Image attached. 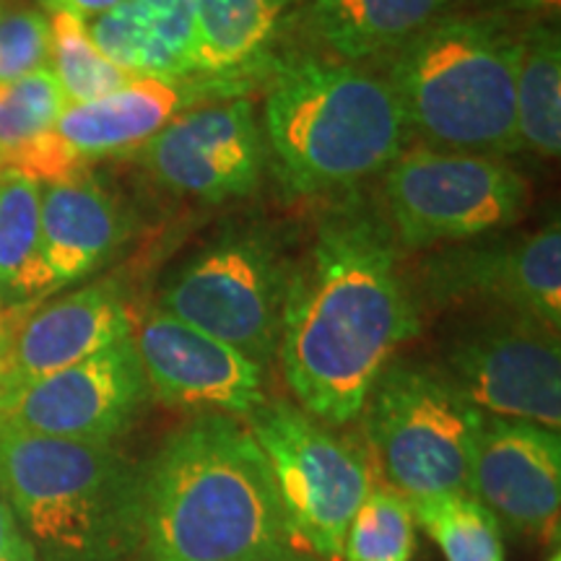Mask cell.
Instances as JSON below:
<instances>
[{
	"label": "cell",
	"instance_id": "6da1fadb",
	"mask_svg": "<svg viewBox=\"0 0 561 561\" xmlns=\"http://www.w3.org/2000/svg\"><path fill=\"white\" fill-rule=\"evenodd\" d=\"M419 328V301L388 231L369 216L341 214L320 224L289 271L276 354L299 409L343 426Z\"/></svg>",
	"mask_w": 561,
	"mask_h": 561
},
{
	"label": "cell",
	"instance_id": "7a4b0ae2",
	"mask_svg": "<svg viewBox=\"0 0 561 561\" xmlns=\"http://www.w3.org/2000/svg\"><path fill=\"white\" fill-rule=\"evenodd\" d=\"M299 549L244 421L201 413L144 466L130 561H250Z\"/></svg>",
	"mask_w": 561,
	"mask_h": 561
},
{
	"label": "cell",
	"instance_id": "3957f363",
	"mask_svg": "<svg viewBox=\"0 0 561 561\" xmlns=\"http://www.w3.org/2000/svg\"><path fill=\"white\" fill-rule=\"evenodd\" d=\"M273 170L297 195L348 191L405 151L409 125L396 91L362 66L328 58L291 60L263 107Z\"/></svg>",
	"mask_w": 561,
	"mask_h": 561
},
{
	"label": "cell",
	"instance_id": "277c9868",
	"mask_svg": "<svg viewBox=\"0 0 561 561\" xmlns=\"http://www.w3.org/2000/svg\"><path fill=\"white\" fill-rule=\"evenodd\" d=\"M144 466L112 442L39 437L0 426V494L37 561H130Z\"/></svg>",
	"mask_w": 561,
	"mask_h": 561
},
{
	"label": "cell",
	"instance_id": "5b68a950",
	"mask_svg": "<svg viewBox=\"0 0 561 561\" xmlns=\"http://www.w3.org/2000/svg\"><path fill=\"white\" fill-rule=\"evenodd\" d=\"M520 34L496 16H439L390 55L388 81L405 125L434 149L520 151L515 79Z\"/></svg>",
	"mask_w": 561,
	"mask_h": 561
},
{
	"label": "cell",
	"instance_id": "8992f818",
	"mask_svg": "<svg viewBox=\"0 0 561 561\" xmlns=\"http://www.w3.org/2000/svg\"><path fill=\"white\" fill-rule=\"evenodd\" d=\"M364 430L385 483L411 504L468 494L481 416L442 369L392 359L364 403Z\"/></svg>",
	"mask_w": 561,
	"mask_h": 561
},
{
	"label": "cell",
	"instance_id": "52a82bcc",
	"mask_svg": "<svg viewBox=\"0 0 561 561\" xmlns=\"http://www.w3.org/2000/svg\"><path fill=\"white\" fill-rule=\"evenodd\" d=\"M242 421L268 460L294 541L314 561L341 559L375 486L367 453L289 401H265Z\"/></svg>",
	"mask_w": 561,
	"mask_h": 561
},
{
	"label": "cell",
	"instance_id": "ba28073f",
	"mask_svg": "<svg viewBox=\"0 0 561 561\" xmlns=\"http://www.w3.org/2000/svg\"><path fill=\"white\" fill-rule=\"evenodd\" d=\"M528 203V182L496 157L416 146L385 170L388 234L405 250L496 234Z\"/></svg>",
	"mask_w": 561,
	"mask_h": 561
},
{
	"label": "cell",
	"instance_id": "9c48e42d",
	"mask_svg": "<svg viewBox=\"0 0 561 561\" xmlns=\"http://www.w3.org/2000/svg\"><path fill=\"white\" fill-rule=\"evenodd\" d=\"M289 268L263 234L208 244L174 273L161 310L227 343L265 369L278 351Z\"/></svg>",
	"mask_w": 561,
	"mask_h": 561
},
{
	"label": "cell",
	"instance_id": "30bf717a",
	"mask_svg": "<svg viewBox=\"0 0 561 561\" xmlns=\"http://www.w3.org/2000/svg\"><path fill=\"white\" fill-rule=\"evenodd\" d=\"M460 396L489 416L561 426L559 333L515 312L471 322L445 351V369Z\"/></svg>",
	"mask_w": 561,
	"mask_h": 561
},
{
	"label": "cell",
	"instance_id": "8fae6325",
	"mask_svg": "<svg viewBox=\"0 0 561 561\" xmlns=\"http://www.w3.org/2000/svg\"><path fill=\"white\" fill-rule=\"evenodd\" d=\"M151 390L133 335L73 367L0 398L3 430L39 437L112 442L130 430Z\"/></svg>",
	"mask_w": 561,
	"mask_h": 561
},
{
	"label": "cell",
	"instance_id": "7c38bea8",
	"mask_svg": "<svg viewBox=\"0 0 561 561\" xmlns=\"http://www.w3.org/2000/svg\"><path fill=\"white\" fill-rule=\"evenodd\" d=\"M161 185L191 198H244L261 182L265 146L250 100L182 112L140 149Z\"/></svg>",
	"mask_w": 561,
	"mask_h": 561
},
{
	"label": "cell",
	"instance_id": "4fadbf2b",
	"mask_svg": "<svg viewBox=\"0 0 561 561\" xmlns=\"http://www.w3.org/2000/svg\"><path fill=\"white\" fill-rule=\"evenodd\" d=\"M140 367L161 403L244 419L265 398V369L227 343L195 331L161 307L133 322Z\"/></svg>",
	"mask_w": 561,
	"mask_h": 561
},
{
	"label": "cell",
	"instance_id": "5bb4252c",
	"mask_svg": "<svg viewBox=\"0 0 561 561\" xmlns=\"http://www.w3.org/2000/svg\"><path fill=\"white\" fill-rule=\"evenodd\" d=\"M421 289L437 305L481 299L559 333L561 224L551 219L517 240L442 252L421 268Z\"/></svg>",
	"mask_w": 561,
	"mask_h": 561
},
{
	"label": "cell",
	"instance_id": "9a60e30c",
	"mask_svg": "<svg viewBox=\"0 0 561 561\" xmlns=\"http://www.w3.org/2000/svg\"><path fill=\"white\" fill-rule=\"evenodd\" d=\"M133 318L115 280L83 286L47 305L0 314V398L128 339Z\"/></svg>",
	"mask_w": 561,
	"mask_h": 561
},
{
	"label": "cell",
	"instance_id": "2e32d148",
	"mask_svg": "<svg viewBox=\"0 0 561 561\" xmlns=\"http://www.w3.org/2000/svg\"><path fill=\"white\" fill-rule=\"evenodd\" d=\"M468 494L512 528L557 538L561 507L559 432L533 421L483 413L473 439Z\"/></svg>",
	"mask_w": 561,
	"mask_h": 561
},
{
	"label": "cell",
	"instance_id": "e0dca14e",
	"mask_svg": "<svg viewBox=\"0 0 561 561\" xmlns=\"http://www.w3.org/2000/svg\"><path fill=\"white\" fill-rule=\"evenodd\" d=\"M87 26L104 58L133 79L180 81L201 70L193 0H121Z\"/></svg>",
	"mask_w": 561,
	"mask_h": 561
},
{
	"label": "cell",
	"instance_id": "ac0fdd59",
	"mask_svg": "<svg viewBox=\"0 0 561 561\" xmlns=\"http://www.w3.org/2000/svg\"><path fill=\"white\" fill-rule=\"evenodd\" d=\"M39 216L55 289L107 263L128 234L121 203L87 174L42 187Z\"/></svg>",
	"mask_w": 561,
	"mask_h": 561
},
{
	"label": "cell",
	"instance_id": "d6986e66",
	"mask_svg": "<svg viewBox=\"0 0 561 561\" xmlns=\"http://www.w3.org/2000/svg\"><path fill=\"white\" fill-rule=\"evenodd\" d=\"M185 104L178 79L138 76L102 100L68 104L55 125V136L83 167L94 159L144 149L170 125Z\"/></svg>",
	"mask_w": 561,
	"mask_h": 561
},
{
	"label": "cell",
	"instance_id": "ffe728a7",
	"mask_svg": "<svg viewBox=\"0 0 561 561\" xmlns=\"http://www.w3.org/2000/svg\"><path fill=\"white\" fill-rule=\"evenodd\" d=\"M450 0H312V34L343 62L398 53L445 16Z\"/></svg>",
	"mask_w": 561,
	"mask_h": 561
},
{
	"label": "cell",
	"instance_id": "44dd1931",
	"mask_svg": "<svg viewBox=\"0 0 561 561\" xmlns=\"http://www.w3.org/2000/svg\"><path fill=\"white\" fill-rule=\"evenodd\" d=\"M42 185L13 170H0V294L34 305L55 289L42 248Z\"/></svg>",
	"mask_w": 561,
	"mask_h": 561
},
{
	"label": "cell",
	"instance_id": "7402d4cb",
	"mask_svg": "<svg viewBox=\"0 0 561 561\" xmlns=\"http://www.w3.org/2000/svg\"><path fill=\"white\" fill-rule=\"evenodd\" d=\"M517 140L533 157L551 161L561 151V42L549 24L520 34L515 79Z\"/></svg>",
	"mask_w": 561,
	"mask_h": 561
},
{
	"label": "cell",
	"instance_id": "603a6c76",
	"mask_svg": "<svg viewBox=\"0 0 561 561\" xmlns=\"http://www.w3.org/2000/svg\"><path fill=\"white\" fill-rule=\"evenodd\" d=\"M284 0H193L201 70L224 73L263 53Z\"/></svg>",
	"mask_w": 561,
	"mask_h": 561
},
{
	"label": "cell",
	"instance_id": "cb8c5ba5",
	"mask_svg": "<svg viewBox=\"0 0 561 561\" xmlns=\"http://www.w3.org/2000/svg\"><path fill=\"white\" fill-rule=\"evenodd\" d=\"M411 507L447 561H504L502 525L471 494L439 496Z\"/></svg>",
	"mask_w": 561,
	"mask_h": 561
},
{
	"label": "cell",
	"instance_id": "d4e9b609",
	"mask_svg": "<svg viewBox=\"0 0 561 561\" xmlns=\"http://www.w3.org/2000/svg\"><path fill=\"white\" fill-rule=\"evenodd\" d=\"M50 70L68 104H87L125 87L133 76L104 58L91 39L87 21L70 13L50 19Z\"/></svg>",
	"mask_w": 561,
	"mask_h": 561
},
{
	"label": "cell",
	"instance_id": "484cf974",
	"mask_svg": "<svg viewBox=\"0 0 561 561\" xmlns=\"http://www.w3.org/2000/svg\"><path fill=\"white\" fill-rule=\"evenodd\" d=\"M416 517L411 502L388 483H375L356 510L343 541L346 561H413Z\"/></svg>",
	"mask_w": 561,
	"mask_h": 561
},
{
	"label": "cell",
	"instance_id": "4316f807",
	"mask_svg": "<svg viewBox=\"0 0 561 561\" xmlns=\"http://www.w3.org/2000/svg\"><path fill=\"white\" fill-rule=\"evenodd\" d=\"M68 102L50 66L0 83V167L55 130Z\"/></svg>",
	"mask_w": 561,
	"mask_h": 561
},
{
	"label": "cell",
	"instance_id": "83f0119b",
	"mask_svg": "<svg viewBox=\"0 0 561 561\" xmlns=\"http://www.w3.org/2000/svg\"><path fill=\"white\" fill-rule=\"evenodd\" d=\"M50 62V19L37 9L0 16V83L16 81Z\"/></svg>",
	"mask_w": 561,
	"mask_h": 561
},
{
	"label": "cell",
	"instance_id": "f1b7e54d",
	"mask_svg": "<svg viewBox=\"0 0 561 561\" xmlns=\"http://www.w3.org/2000/svg\"><path fill=\"white\" fill-rule=\"evenodd\" d=\"M0 561H37L30 538L24 536L3 494H0Z\"/></svg>",
	"mask_w": 561,
	"mask_h": 561
},
{
	"label": "cell",
	"instance_id": "f546056e",
	"mask_svg": "<svg viewBox=\"0 0 561 561\" xmlns=\"http://www.w3.org/2000/svg\"><path fill=\"white\" fill-rule=\"evenodd\" d=\"M53 13H70L79 19H96L110 9H115L121 0H42Z\"/></svg>",
	"mask_w": 561,
	"mask_h": 561
},
{
	"label": "cell",
	"instance_id": "4dcf8cb0",
	"mask_svg": "<svg viewBox=\"0 0 561 561\" xmlns=\"http://www.w3.org/2000/svg\"><path fill=\"white\" fill-rule=\"evenodd\" d=\"M496 3L507 5V9H515V11H525V13H557L561 0H496Z\"/></svg>",
	"mask_w": 561,
	"mask_h": 561
},
{
	"label": "cell",
	"instance_id": "1f68e13d",
	"mask_svg": "<svg viewBox=\"0 0 561 561\" xmlns=\"http://www.w3.org/2000/svg\"><path fill=\"white\" fill-rule=\"evenodd\" d=\"M250 561H314V559L301 549H291V551L276 553V557H261V559H250Z\"/></svg>",
	"mask_w": 561,
	"mask_h": 561
},
{
	"label": "cell",
	"instance_id": "d6a6232c",
	"mask_svg": "<svg viewBox=\"0 0 561 561\" xmlns=\"http://www.w3.org/2000/svg\"><path fill=\"white\" fill-rule=\"evenodd\" d=\"M5 13V0H0V16H3Z\"/></svg>",
	"mask_w": 561,
	"mask_h": 561
},
{
	"label": "cell",
	"instance_id": "836d02e7",
	"mask_svg": "<svg viewBox=\"0 0 561 561\" xmlns=\"http://www.w3.org/2000/svg\"><path fill=\"white\" fill-rule=\"evenodd\" d=\"M551 561H559V557H553V559H551Z\"/></svg>",
	"mask_w": 561,
	"mask_h": 561
}]
</instances>
